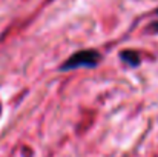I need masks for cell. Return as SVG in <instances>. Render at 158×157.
Masks as SVG:
<instances>
[{
    "label": "cell",
    "instance_id": "cell-1",
    "mask_svg": "<svg viewBox=\"0 0 158 157\" xmlns=\"http://www.w3.org/2000/svg\"><path fill=\"white\" fill-rule=\"evenodd\" d=\"M102 60V55L97 50H80V51L71 54L60 66L61 71H74L80 68H95Z\"/></svg>",
    "mask_w": 158,
    "mask_h": 157
},
{
    "label": "cell",
    "instance_id": "cell-2",
    "mask_svg": "<svg viewBox=\"0 0 158 157\" xmlns=\"http://www.w3.org/2000/svg\"><path fill=\"white\" fill-rule=\"evenodd\" d=\"M120 57L123 59V62H126L129 66H137L140 65V55L137 51H132V50H126V51L120 52Z\"/></svg>",
    "mask_w": 158,
    "mask_h": 157
},
{
    "label": "cell",
    "instance_id": "cell-3",
    "mask_svg": "<svg viewBox=\"0 0 158 157\" xmlns=\"http://www.w3.org/2000/svg\"><path fill=\"white\" fill-rule=\"evenodd\" d=\"M157 15H158V9H157ZM151 31H152V33H158V20L151 25Z\"/></svg>",
    "mask_w": 158,
    "mask_h": 157
}]
</instances>
